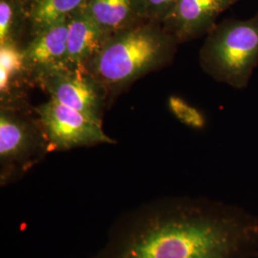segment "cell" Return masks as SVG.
Wrapping results in <instances>:
<instances>
[{
    "label": "cell",
    "instance_id": "12",
    "mask_svg": "<svg viewBox=\"0 0 258 258\" xmlns=\"http://www.w3.org/2000/svg\"><path fill=\"white\" fill-rule=\"evenodd\" d=\"M87 0H27L24 2L28 31L35 37L83 8Z\"/></svg>",
    "mask_w": 258,
    "mask_h": 258
},
{
    "label": "cell",
    "instance_id": "6",
    "mask_svg": "<svg viewBox=\"0 0 258 258\" xmlns=\"http://www.w3.org/2000/svg\"><path fill=\"white\" fill-rule=\"evenodd\" d=\"M33 78L51 99L102 121L105 86L87 69L58 65L38 70Z\"/></svg>",
    "mask_w": 258,
    "mask_h": 258
},
{
    "label": "cell",
    "instance_id": "9",
    "mask_svg": "<svg viewBox=\"0 0 258 258\" xmlns=\"http://www.w3.org/2000/svg\"><path fill=\"white\" fill-rule=\"evenodd\" d=\"M68 17L45 29L22 49L28 68L34 75L38 70L66 65Z\"/></svg>",
    "mask_w": 258,
    "mask_h": 258
},
{
    "label": "cell",
    "instance_id": "11",
    "mask_svg": "<svg viewBox=\"0 0 258 258\" xmlns=\"http://www.w3.org/2000/svg\"><path fill=\"white\" fill-rule=\"evenodd\" d=\"M33 74L25 63L19 45L0 46V98L1 106L15 108L20 101Z\"/></svg>",
    "mask_w": 258,
    "mask_h": 258
},
{
    "label": "cell",
    "instance_id": "5",
    "mask_svg": "<svg viewBox=\"0 0 258 258\" xmlns=\"http://www.w3.org/2000/svg\"><path fill=\"white\" fill-rule=\"evenodd\" d=\"M37 114L51 151L116 143L104 133L102 121L54 99L41 104Z\"/></svg>",
    "mask_w": 258,
    "mask_h": 258
},
{
    "label": "cell",
    "instance_id": "3",
    "mask_svg": "<svg viewBox=\"0 0 258 258\" xmlns=\"http://www.w3.org/2000/svg\"><path fill=\"white\" fill-rule=\"evenodd\" d=\"M204 69L218 82L243 89L258 64V13L246 20H223L208 34Z\"/></svg>",
    "mask_w": 258,
    "mask_h": 258
},
{
    "label": "cell",
    "instance_id": "8",
    "mask_svg": "<svg viewBox=\"0 0 258 258\" xmlns=\"http://www.w3.org/2000/svg\"><path fill=\"white\" fill-rule=\"evenodd\" d=\"M110 34L102 30L83 8L68 17L66 65L85 68L102 49Z\"/></svg>",
    "mask_w": 258,
    "mask_h": 258
},
{
    "label": "cell",
    "instance_id": "1",
    "mask_svg": "<svg viewBox=\"0 0 258 258\" xmlns=\"http://www.w3.org/2000/svg\"><path fill=\"white\" fill-rule=\"evenodd\" d=\"M258 215L206 197H163L112 224L90 258H257Z\"/></svg>",
    "mask_w": 258,
    "mask_h": 258
},
{
    "label": "cell",
    "instance_id": "13",
    "mask_svg": "<svg viewBox=\"0 0 258 258\" xmlns=\"http://www.w3.org/2000/svg\"><path fill=\"white\" fill-rule=\"evenodd\" d=\"M28 30L25 4L21 0H0V46L19 45Z\"/></svg>",
    "mask_w": 258,
    "mask_h": 258
},
{
    "label": "cell",
    "instance_id": "14",
    "mask_svg": "<svg viewBox=\"0 0 258 258\" xmlns=\"http://www.w3.org/2000/svg\"><path fill=\"white\" fill-rule=\"evenodd\" d=\"M168 107L178 120L194 129H202L206 125L203 114L189 103L177 96H170Z\"/></svg>",
    "mask_w": 258,
    "mask_h": 258
},
{
    "label": "cell",
    "instance_id": "17",
    "mask_svg": "<svg viewBox=\"0 0 258 258\" xmlns=\"http://www.w3.org/2000/svg\"><path fill=\"white\" fill-rule=\"evenodd\" d=\"M257 258H258V256H257Z\"/></svg>",
    "mask_w": 258,
    "mask_h": 258
},
{
    "label": "cell",
    "instance_id": "7",
    "mask_svg": "<svg viewBox=\"0 0 258 258\" xmlns=\"http://www.w3.org/2000/svg\"><path fill=\"white\" fill-rule=\"evenodd\" d=\"M239 0H179L173 13L162 24L177 42L209 34L223 12Z\"/></svg>",
    "mask_w": 258,
    "mask_h": 258
},
{
    "label": "cell",
    "instance_id": "4",
    "mask_svg": "<svg viewBox=\"0 0 258 258\" xmlns=\"http://www.w3.org/2000/svg\"><path fill=\"white\" fill-rule=\"evenodd\" d=\"M51 151L42 127L19 116L13 107L0 111V181L13 182Z\"/></svg>",
    "mask_w": 258,
    "mask_h": 258
},
{
    "label": "cell",
    "instance_id": "16",
    "mask_svg": "<svg viewBox=\"0 0 258 258\" xmlns=\"http://www.w3.org/2000/svg\"><path fill=\"white\" fill-rule=\"evenodd\" d=\"M21 1H23V2H26V1H27V0H21Z\"/></svg>",
    "mask_w": 258,
    "mask_h": 258
},
{
    "label": "cell",
    "instance_id": "10",
    "mask_svg": "<svg viewBox=\"0 0 258 258\" xmlns=\"http://www.w3.org/2000/svg\"><path fill=\"white\" fill-rule=\"evenodd\" d=\"M83 9L110 35L148 20L145 0H87Z\"/></svg>",
    "mask_w": 258,
    "mask_h": 258
},
{
    "label": "cell",
    "instance_id": "2",
    "mask_svg": "<svg viewBox=\"0 0 258 258\" xmlns=\"http://www.w3.org/2000/svg\"><path fill=\"white\" fill-rule=\"evenodd\" d=\"M177 42L162 24L147 20L111 35L86 69L103 86H122L166 63Z\"/></svg>",
    "mask_w": 258,
    "mask_h": 258
},
{
    "label": "cell",
    "instance_id": "15",
    "mask_svg": "<svg viewBox=\"0 0 258 258\" xmlns=\"http://www.w3.org/2000/svg\"><path fill=\"white\" fill-rule=\"evenodd\" d=\"M148 20L163 24L170 17L179 0H145Z\"/></svg>",
    "mask_w": 258,
    "mask_h": 258
}]
</instances>
